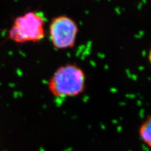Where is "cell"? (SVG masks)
<instances>
[{
    "label": "cell",
    "instance_id": "obj_1",
    "mask_svg": "<svg viewBox=\"0 0 151 151\" xmlns=\"http://www.w3.org/2000/svg\"><path fill=\"white\" fill-rule=\"evenodd\" d=\"M49 91L58 98H68L82 94L86 87V76L78 65L69 63L57 69L49 80Z\"/></svg>",
    "mask_w": 151,
    "mask_h": 151
},
{
    "label": "cell",
    "instance_id": "obj_2",
    "mask_svg": "<svg viewBox=\"0 0 151 151\" xmlns=\"http://www.w3.org/2000/svg\"><path fill=\"white\" fill-rule=\"evenodd\" d=\"M45 18L38 12H27L17 17L9 32V39L16 43L37 42L45 37Z\"/></svg>",
    "mask_w": 151,
    "mask_h": 151
},
{
    "label": "cell",
    "instance_id": "obj_3",
    "mask_svg": "<svg viewBox=\"0 0 151 151\" xmlns=\"http://www.w3.org/2000/svg\"><path fill=\"white\" fill-rule=\"evenodd\" d=\"M49 33L50 40L55 49H69L75 46L79 27L72 18L67 15H59L51 20Z\"/></svg>",
    "mask_w": 151,
    "mask_h": 151
},
{
    "label": "cell",
    "instance_id": "obj_4",
    "mask_svg": "<svg viewBox=\"0 0 151 151\" xmlns=\"http://www.w3.org/2000/svg\"><path fill=\"white\" fill-rule=\"evenodd\" d=\"M138 134L141 141L148 147L151 148V115L141 123Z\"/></svg>",
    "mask_w": 151,
    "mask_h": 151
},
{
    "label": "cell",
    "instance_id": "obj_5",
    "mask_svg": "<svg viewBox=\"0 0 151 151\" xmlns=\"http://www.w3.org/2000/svg\"><path fill=\"white\" fill-rule=\"evenodd\" d=\"M148 60L149 62L150 63V64L151 65V49H150L149 52V54H148Z\"/></svg>",
    "mask_w": 151,
    "mask_h": 151
}]
</instances>
